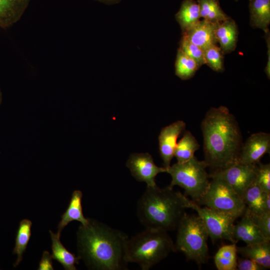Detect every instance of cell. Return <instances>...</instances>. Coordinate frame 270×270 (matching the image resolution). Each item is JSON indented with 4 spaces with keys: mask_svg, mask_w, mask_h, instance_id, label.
<instances>
[{
    "mask_svg": "<svg viewBox=\"0 0 270 270\" xmlns=\"http://www.w3.org/2000/svg\"><path fill=\"white\" fill-rule=\"evenodd\" d=\"M256 164H246L238 162L224 169L213 172L208 176L224 180L242 198L246 190L256 182Z\"/></svg>",
    "mask_w": 270,
    "mask_h": 270,
    "instance_id": "9",
    "label": "cell"
},
{
    "mask_svg": "<svg viewBox=\"0 0 270 270\" xmlns=\"http://www.w3.org/2000/svg\"><path fill=\"white\" fill-rule=\"evenodd\" d=\"M224 54L217 44L208 48L204 50L205 64L215 72H222L224 70Z\"/></svg>",
    "mask_w": 270,
    "mask_h": 270,
    "instance_id": "28",
    "label": "cell"
},
{
    "mask_svg": "<svg viewBox=\"0 0 270 270\" xmlns=\"http://www.w3.org/2000/svg\"><path fill=\"white\" fill-rule=\"evenodd\" d=\"M2 94L1 90L0 89V105L2 103Z\"/></svg>",
    "mask_w": 270,
    "mask_h": 270,
    "instance_id": "36",
    "label": "cell"
},
{
    "mask_svg": "<svg viewBox=\"0 0 270 270\" xmlns=\"http://www.w3.org/2000/svg\"><path fill=\"white\" fill-rule=\"evenodd\" d=\"M126 166L137 180L146 182L147 186H156V176L166 172L164 167H159L155 164L148 153L132 154L127 161Z\"/></svg>",
    "mask_w": 270,
    "mask_h": 270,
    "instance_id": "10",
    "label": "cell"
},
{
    "mask_svg": "<svg viewBox=\"0 0 270 270\" xmlns=\"http://www.w3.org/2000/svg\"><path fill=\"white\" fill-rule=\"evenodd\" d=\"M32 226V222L28 219H24L20 222L13 250V254L17 255L16 262L14 265V267L16 266L22 260L23 254L30 238Z\"/></svg>",
    "mask_w": 270,
    "mask_h": 270,
    "instance_id": "26",
    "label": "cell"
},
{
    "mask_svg": "<svg viewBox=\"0 0 270 270\" xmlns=\"http://www.w3.org/2000/svg\"><path fill=\"white\" fill-rule=\"evenodd\" d=\"M237 246L236 243L224 245L219 248L214 256L218 270H236L237 265Z\"/></svg>",
    "mask_w": 270,
    "mask_h": 270,
    "instance_id": "23",
    "label": "cell"
},
{
    "mask_svg": "<svg viewBox=\"0 0 270 270\" xmlns=\"http://www.w3.org/2000/svg\"><path fill=\"white\" fill-rule=\"evenodd\" d=\"M236 2L238 1V0H235Z\"/></svg>",
    "mask_w": 270,
    "mask_h": 270,
    "instance_id": "37",
    "label": "cell"
},
{
    "mask_svg": "<svg viewBox=\"0 0 270 270\" xmlns=\"http://www.w3.org/2000/svg\"><path fill=\"white\" fill-rule=\"evenodd\" d=\"M215 36L224 54L231 52L235 50L238 40V30L236 22L230 17L218 23Z\"/></svg>",
    "mask_w": 270,
    "mask_h": 270,
    "instance_id": "15",
    "label": "cell"
},
{
    "mask_svg": "<svg viewBox=\"0 0 270 270\" xmlns=\"http://www.w3.org/2000/svg\"><path fill=\"white\" fill-rule=\"evenodd\" d=\"M255 182L245 191L242 198L246 208L252 215H258L265 210L264 199L266 194Z\"/></svg>",
    "mask_w": 270,
    "mask_h": 270,
    "instance_id": "22",
    "label": "cell"
},
{
    "mask_svg": "<svg viewBox=\"0 0 270 270\" xmlns=\"http://www.w3.org/2000/svg\"><path fill=\"white\" fill-rule=\"evenodd\" d=\"M100 2L110 5L120 2L122 0H94Z\"/></svg>",
    "mask_w": 270,
    "mask_h": 270,
    "instance_id": "35",
    "label": "cell"
},
{
    "mask_svg": "<svg viewBox=\"0 0 270 270\" xmlns=\"http://www.w3.org/2000/svg\"><path fill=\"white\" fill-rule=\"evenodd\" d=\"M174 251V244L168 232L146 228L128 237L124 248V260L128 264H138L142 270H148Z\"/></svg>",
    "mask_w": 270,
    "mask_h": 270,
    "instance_id": "4",
    "label": "cell"
},
{
    "mask_svg": "<svg viewBox=\"0 0 270 270\" xmlns=\"http://www.w3.org/2000/svg\"><path fill=\"white\" fill-rule=\"evenodd\" d=\"M82 193L80 190L73 192L68 206L65 212L62 216V220L58 226V234L61 232L70 222L76 220L86 225L88 222V218H86L83 214L82 205Z\"/></svg>",
    "mask_w": 270,
    "mask_h": 270,
    "instance_id": "17",
    "label": "cell"
},
{
    "mask_svg": "<svg viewBox=\"0 0 270 270\" xmlns=\"http://www.w3.org/2000/svg\"><path fill=\"white\" fill-rule=\"evenodd\" d=\"M265 36L264 38L266 40L268 47V62L266 66L264 69V72L268 78L270 79V36L269 30H267L264 31Z\"/></svg>",
    "mask_w": 270,
    "mask_h": 270,
    "instance_id": "34",
    "label": "cell"
},
{
    "mask_svg": "<svg viewBox=\"0 0 270 270\" xmlns=\"http://www.w3.org/2000/svg\"><path fill=\"white\" fill-rule=\"evenodd\" d=\"M201 127L208 167L214 172L238 162L242 144V134L235 117L226 107L210 108Z\"/></svg>",
    "mask_w": 270,
    "mask_h": 270,
    "instance_id": "2",
    "label": "cell"
},
{
    "mask_svg": "<svg viewBox=\"0 0 270 270\" xmlns=\"http://www.w3.org/2000/svg\"><path fill=\"white\" fill-rule=\"evenodd\" d=\"M270 134L260 132L252 134L242 146L238 162L242 164H256L266 154L270 153Z\"/></svg>",
    "mask_w": 270,
    "mask_h": 270,
    "instance_id": "11",
    "label": "cell"
},
{
    "mask_svg": "<svg viewBox=\"0 0 270 270\" xmlns=\"http://www.w3.org/2000/svg\"><path fill=\"white\" fill-rule=\"evenodd\" d=\"M176 228L175 251L182 252L188 260L193 261L200 266L206 262L209 258V235L201 218L197 214L184 212Z\"/></svg>",
    "mask_w": 270,
    "mask_h": 270,
    "instance_id": "5",
    "label": "cell"
},
{
    "mask_svg": "<svg viewBox=\"0 0 270 270\" xmlns=\"http://www.w3.org/2000/svg\"><path fill=\"white\" fill-rule=\"evenodd\" d=\"M250 24L252 26L268 30L270 24V0H249Z\"/></svg>",
    "mask_w": 270,
    "mask_h": 270,
    "instance_id": "20",
    "label": "cell"
},
{
    "mask_svg": "<svg viewBox=\"0 0 270 270\" xmlns=\"http://www.w3.org/2000/svg\"><path fill=\"white\" fill-rule=\"evenodd\" d=\"M211 178L206 192L196 202L237 218L241 217L246 210L242 198L224 180L218 178Z\"/></svg>",
    "mask_w": 270,
    "mask_h": 270,
    "instance_id": "7",
    "label": "cell"
},
{
    "mask_svg": "<svg viewBox=\"0 0 270 270\" xmlns=\"http://www.w3.org/2000/svg\"><path fill=\"white\" fill-rule=\"evenodd\" d=\"M256 182L265 192H270V164L260 162L256 164Z\"/></svg>",
    "mask_w": 270,
    "mask_h": 270,
    "instance_id": "30",
    "label": "cell"
},
{
    "mask_svg": "<svg viewBox=\"0 0 270 270\" xmlns=\"http://www.w3.org/2000/svg\"><path fill=\"white\" fill-rule=\"evenodd\" d=\"M186 208L195 210L204 222L213 242L225 240L232 243H236L232 236L234 222L238 218L232 215L222 212L207 206H200L186 196L184 198Z\"/></svg>",
    "mask_w": 270,
    "mask_h": 270,
    "instance_id": "8",
    "label": "cell"
},
{
    "mask_svg": "<svg viewBox=\"0 0 270 270\" xmlns=\"http://www.w3.org/2000/svg\"><path fill=\"white\" fill-rule=\"evenodd\" d=\"M128 238L124 232L88 218L77 232L78 256L90 269L126 270L124 248Z\"/></svg>",
    "mask_w": 270,
    "mask_h": 270,
    "instance_id": "1",
    "label": "cell"
},
{
    "mask_svg": "<svg viewBox=\"0 0 270 270\" xmlns=\"http://www.w3.org/2000/svg\"><path fill=\"white\" fill-rule=\"evenodd\" d=\"M270 240L237 246L238 254L254 260L266 269L270 268Z\"/></svg>",
    "mask_w": 270,
    "mask_h": 270,
    "instance_id": "18",
    "label": "cell"
},
{
    "mask_svg": "<svg viewBox=\"0 0 270 270\" xmlns=\"http://www.w3.org/2000/svg\"><path fill=\"white\" fill-rule=\"evenodd\" d=\"M184 195L169 186H146L137 204V216L146 228L174 230L184 214Z\"/></svg>",
    "mask_w": 270,
    "mask_h": 270,
    "instance_id": "3",
    "label": "cell"
},
{
    "mask_svg": "<svg viewBox=\"0 0 270 270\" xmlns=\"http://www.w3.org/2000/svg\"><path fill=\"white\" fill-rule=\"evenodd\" d=\"M200 145L192 134L186 131L182 138L177 142L174 155L178 162H186L194 157V152L199 148Z\"/></svg>",
    "mask_w": 270,
    "mask_h": 270,
    "instance_id": "24",
    "label": "cell"
},
{
    "mask_svg": "<svg viewBox=\"0 0 270 270\" xmlns=\"http://www.w3.org/2000/svg\"><path fill=\"white\" fill-rule=\"evenodd\" d=\"M52 255L48 252L44 251L39 263L38 270H53Z\"/></svg>",
    "mask_w": 270,
    "mask_h": 270,
    "instance_id": "33",
    "label": "cell"
},
{
    "mask_svg": "<svg viewBox=\"0 0 270 270\" xmlns=\"http://www.w3.org/2000/svg\"><path fill=\"white\" fill-rule=\"evenodd\" d=\"M241 217V220L234 224L232 230L233 238L236 242L241 240L246 244H252L264 240H270L262 235L246 208Z\"/></svg>",
    "mask_w": 270,
    "mask_h": 270,
    "instance_id": "14",
    "label": "cell"
},
{
    "mask_svg": "<svg viewBox=\"0 0 270 270\" xmlns=\"http://www.w3.org/2000/svg\"><path fill=\"white\" fill-rule=\"evenodd\" d=\"M179 48L194 60L200 67L205 64L204 50L183 36L180 40Z\"/></svg>",
    "mask_w": 270,
    "mask_h": 270,
    "instance_id": "29",
    "label": "cell"
},
{
    "mask_svg": "<svg viewBox=\"0 0 270 270\" xmlns=\"http://www.w3.org/2000/svg\"><path fill=\"white\" fill-rule=\"evenodd\" d=\"M200 18L218 23L230 17L222 10L218 0H197Z\"/></svg>",
    "mask_w": 270,
    "mask_h": 270,
    "instance_id": "25",
    "label": "cell"
},
{
    "mask_svg": "<svg viewBox=\"0 0 270 270\" xmlns=\"http://www.w3.org/2000/svg\"><path fill=\"white\" fill-rule=\"evenodd\" d=\"M175 17L180 26L182 33L186 31L200 20V8L198 2L194 0H184Z\"/></svg>",
    "mask_w": 270,
    "mask_h": 270,
    "instance_id": "21",
    "label": "cell"
},
{
    "mask_svg": "<svg viewBox=\"0 0 270 270\" xmlns=\"http://www.w3.org/2000/svg\"><path fill=\"white\" fill-rule=\"evenodd\" d=\"M266 268L254 260L242 257L237 260L236 270H264Z\"/></svg>",
    "mask_w": 270,
    "mask_h": 270,
    "instance_id": "32",
    "label": "cell"
},
{
    "mask_svg": "<svg viewBox=\"0 0 270 270\" xmlns=\"http://www.w3.org/2000/svg\"><path fill=\"white\" fill-rule=\"evenodd\" d=\"M200 68L194 60L178 48L175 62L176 76L182 80H188Z\"/></svg>",
    "mask_w": 270,
    "mask_h": 270,
    "instance_id": "27",
    "label": "cell"
},
{
    "mask_svg": "<svg viewBox=\"0 0 270 270\" xmlns=\"http://www.w3.org/2000/svg\"><path fill=\"white\" fill-rule=\"evenodd\" d=\"M50 233L52 241V258L60 262L66 270H76L75 264H79L80 257L76 256L64 246L60 241V234L52 230H50Z\"/></svg>",
    "mask_w": 270,
    "mask_h": 270,
    "instance_id": "19",
    "label": "cell"
},
{
    "mask_svg": "<svg viewBox=\"0 0 270 270\" xmlns=\"http://www.w3.org/2000/svg\"><path fill=\"white\" fill-rule=\"evenodd\" d=\"M30 0H0V27L11 26L21 18Z\"/></svg>",
    "mask_w": 270,
    "mask_h": 270,
    "instance_id": "16",
    "label": "cell"
},
{
    "mask_svg": "<svg viewBox=\"0 0 270 270\" xmlns=\"http://www.w3.org/2000/svg\"><path fill=\"white\" fill-rule=\"evenodd\" d=\"M207 167L204 160H200L195 156L186 162H177L166 170V172L172 177L169 186L181 187L186 195L196 202L205 194L209 185Z\"/></svg>",
    "mask_w": 270,
    "mask_h": 270,
    "instance_id": "6",
    "label": "cell"
},
{
    "mask_svg": "<svg viewBox=\"0 0 270 270\" xmlns=\"http://www.w3.org/2000/svg\"><path fill=\"white\" fill-rule=\"evenodd\" d=\"M252 216L264 237L270 240V212H264L258 215H252Z\"/></svg>",
    "mask_w": 270,
    "mask_h": 270,
    "instance_id": "31",
    "label": "cell"
},
{
    "mask_svg": "<svg viewBox=\"0 0 270 270\" xmlns=\"http://www.w3.org/2000/svg\"><path fill=\"white\" fill-rule=\"evenodd\" d=\"M217 24L202 19L182 32V35L204 50L208 48L218 44L215 36Z\"/></svg>",
    "mask_w": 270,
    "mask_h": 270,
    "instance_id": "13",
    "label": "cell"
},
{
    "mask_svg": "<svg viewBox=\"0 0 270 270\" xmlns=\"http://www.w3.org/2000/svg\"><path fill=\"white\" fill-rule=\"evenodd\" d=\"M186 123L178 120L164 128L158 136L159 151L164 168L166 170L170 166L174 155L178 137L184 130Z\"/></svg>",
    "mask_w": 270,
    "mask_h": 270,
    "instance_id": "12",
    "label": "cell"
}]
</instances>
